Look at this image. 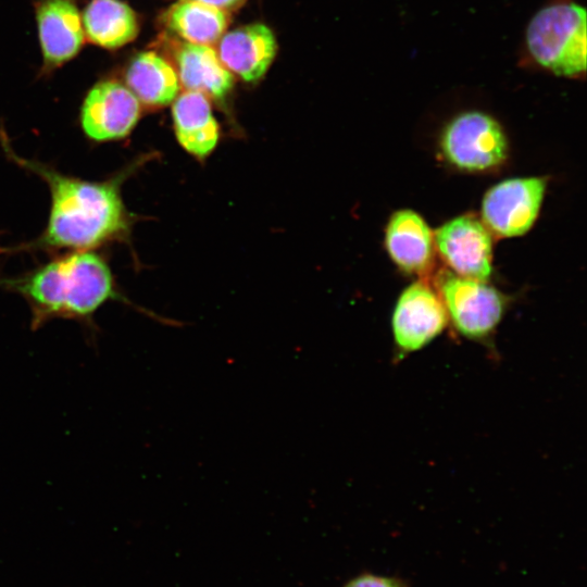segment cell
Segmentation results:
<instances>
[{"mask_svg":"<svg viewBox=\"0 0 587 587\" xmlns=\"http://www.w3.org/2000/svg\"><path fill=\"white\" fill-rule=\"evenodd\" d=\"M546 180L524 177L503 180L491 187L483 200V220L490 230L502 237L525 234L540 210Z\"/></svg>","mask_w":587,"mask_h":587,"instance_id":"cell-8","label":"cell"},{"mask_svg":"<svg viewBox=\"0 0 587 587\" xmlns=\"http://www.w3.org/2000/svg\"><path fill=\"white\" fill-rule=\"evenodd\" d=\"M165 26L189 43L209 46L224 34L227 14L213 5L183 0L173 4L164 15Z\"/></svg>","mask_w":587,"mask_h":587,"instance_id":"cell-17","label":"cell"},{"mask_svg":"<svg viewBox=\"0 0 587 587\" xmlns=\"http://www.w3.org/2000/svg\"><path fill=\"white\" fill-rule=\"evenodd\" d=\"M176 64L178 80L186 90L223 100L233 89V74L209 46L189 42L182 45L176 51Z\"/></svg>","mask_w":587,"mask_h":587,"instance_id":"cell-14","label":"cell"},{"mask_svg":"<svg viewBox=\"0 0 587 587\" xmlns=\"http://www.w3.org/2000/svg\"><path fill=\"white\" fill-rule=\"evenodd\" d=\"M439 296L449 321L465 339H488L504 312L503 296L482 280L448 274L440 280Z\"/></svg>","mask_w":587,"mask_h":587,"instance_id":"cell-4","label":"cell"},{"mask_svg":"<svg viewBox=\"0 0 587 587\" xmlns=\"http://www.w3.org/2000/svg\"><path fill=\"white\" fill-rule=\"evenodd\" d=\"M221 10H230L240 5L245 0H197Z\"/></svg>","mask_w":587,"mask_h":587,"instance_id":"cell-19","label":"cell"},{"mask_svg":"<svg viewBox=\"0 0 587 587\" xmlns=\"http://www.w3.org/2000/svg\"><path fill=\"white\" fill-rule=\"evenodd\" d=\"M36 20L46 66L58 67L79 52L85 33L73 0H41Z\"/></svg>","mask_w":587,"mask_h":587,"instance_id":"cell-10","label":"cell"},{"mask_svg":"<svg viewBox=\"0 0 587 587\" xmlns=\"http://www.w3.org/2000/svg\"><path fill=\"white\" fill-rule=\"evenodd\" d=\"M82 22L87 39L110 50L127 45L139 30L136 13L122 0H90Z\"/></svg>","mask_w":587,"mask_h":587,"instance_id":"cell-16","label":"cell"},{"mask_svg":"<svg viewBox=\"0 0 587 587\" xmlns=\"http://www.w3.org/2000/svg\"><path fill=\"white\" fill-rule=\"evenodd\" d=\"M530 59L541 68L567 78L585 76L587 13L574 0H555L530 17L525 30Z\"/></svg>","mask_w":587,"mask_h":587,"instance_id":"cell-3","label":"cell"},{"mask_svg":"<svg viewBox=\"0 0 587 587\" xmlns=\"http://www.w3.org/2000/svg\"><path fill=\"white\" fill-rule=\"evenodd\" d=\"M448 322L440 296L423 282L410 285L398 298L391 317L396 359L401 360L428 346Z\"/></svg>","mask_w":587,"mask_h":587,"instance_id":"cell-6","label":"cell"},{"mask_svg":"<svg viewBox=\"0 0 587 587\" xmlns=\"http://www.w3.org/2000/svg\"><path fill=\"white\" fill-rule=\"evenodd\" d=\"M344 587H409L408 583L395 576L362 573L351 578Z\"/></svg>","mask_w":587,"mask_h":587,"instance_id":"cell-18","label":"cell"},{"mask_svg":"<svg viewBox=\"0 0 587 587\" xmlns=\"http://www.w3.org/2000/svg\"><path fill=\"white\" fill-rule=\"evenodd\" d=\"M125 84L148 109L173 103L179 90L177 72L154 51H142L132 59L125 72Z\"/></svg>","mask_w":587,"mask_h":587,"instance_id":"cell-15","label":"cell"},{"mask_svg":"<svg viewBox=\"0 0 587 587\" xmlns=\"http://www.w3.org/2000/svg\"><path fill=\"white\" fill-rule=\"evenodd\" d=\"M386 247L394 262L405 272L423 273L433 262V236L415 212L401 210L389 220Z\"/></svg>","mask_w":587,"mask_h":587,"instance_id":"cell-13","label":"cell"},{"mask_svg":"<svg viewBox=\"0 0 587 587\" xmlns=\"http://www.w3.org/2000/svg\"><path fill=\"white\" fill-rule=\"evenodd\" d=\"M0 146L12 163L39 177L50 192L45 229L30 242L8 248L7 252L97 250L112 242L128 241L136 218L123 200L122 186L145 163L146 155L105 179L88 180L20 155L3 129H0Z\"/></svg>","mask_w":587,"mask_h":587,"instance_id":"cell-1","label":"cell"},{"mask_svg":"<svg viewBox=\"0 0 587 587\" xmlns=\"http://www.w3.org/2000/svg\"><path fill=\"white\" fill-rule=\"evenodd\" d=\"M0 288L21 296L30 311L32 330L55 319L79 323L91 338L96 313L110 301L134 305L118 289L107 258L96 250L66 251L16 277H0Z\"/></svg>","mask_w":587,"mask_h":587,"instance_id":"cell-2","label":"cell"},{"mask_svg":"<svg viewBox=\"0 0 587 587\" xmlns=\"http://www.w3.org/2000/svg\"><path fill=\"white\" fill-rule=\"evenodd\" d=\"M442 259L461 277L485 282L491 273V237L473 216H460L444 224L435 234Z\"/></svg>","mask_w":587,"mask_h":587,"instance_id":"cell-9","label":"cell"},{"mask_svg":"<svg viewBox=\"0 0 587 587\" xmlns=\"http://www.w3.org/2000/svg\"><path fill=\"white\" fill-rule=\"evenodd\" d=\"M172 117L177 141L189 154L204 159L220 139V125L208 97L185 90L173 101Z\"/></svg>","mask_w":587,"mask_h":587,"instance_id":"cell-12","label":"cell"},{"mask_svg":"<svg viewBox=\"0 0 587 587\" xmlns=\"http://www.w3.org/2000/svg\"><path fill=\"white\" fill-rule=\"evenodd\" d=\"M276 39L264 24L254 23L225 34L218 45L223 65L247 83L259 80L276 53Z\"/></svg>","mask_w":587,"mask_h":587,"instance_id":"cell-11","label":"cell"},{"mask_svg":"<svg viewBox=\"0 0 587 587\" xmlns=\"http://www.w3.org/2000/svg\"><path fill=\"white\" fill-rule=\"evenodd\" d=\"M140 103L118 80L104 79L87 92L79 114L86 138L103 143L123 140L130 135L140 118Z\"/></svg>","mask_w":587,"mask_h":587,"instance_id":"cell-7","label":"cell"},{"mask_svg":"<svg viewBox=\"0 0 587 587\" xmlns=\"http://www.w3.org/2000/svg\"><path fill=\"white\" fill-rule=\"evenodd\" d=\"M442 151L450 163L465 171H484L507 158V138L490 115L467 111L450 121L441 136Z\"/></svg>","mask_w":587,"mask_h":587,"instance_id":"cell-5","label":"cell"}]
</instances>
